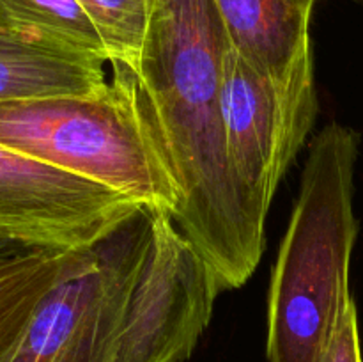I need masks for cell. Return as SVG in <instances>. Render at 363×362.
Returning <instances> with one entry per match:
<instances>
[{
    "instance_id": "3957f363",
    "label": "cell",
    "mask_w": 363,
    "mask_h": 362,
    "mask_svg": "<svg viewBox=\"0 0 363 362\" xmlns=\"http://www.w3.org/2000/svg\"><path fill=\"white\" fill-rule=\"evenodd\" d=\"M112 66L91 94L0 102V144L172 216L179 192L133 71Z\"/></svg>"
},
{
    "instance_id": "8992f818",
    "label": "cell",
    "mask_w": 363,
    "mask_h": 362,
    "mask_svg": "<svg viewBox=\"0 0 363 362\" xmlns=\"http://www.w3.org/2000/svg\"><path fill=\"white\" fill-rule=\"evenodd\" d=\"M151 212V240L124 307L116 362H186L223 291L170 213Z\"/></svg>"
},
{
    "instance_id": "ba28073f",
    "label": "cell",
    "mask_w": 363,
    "mask_h": 362,
    "mask_svg": "<svg viewBox=\"0 0 363 362\" xmlns=\"http://www.w3.org/2000/svg\"><path fill=\"white\" fill-rule=\"evenodd\" d=\"M230 45L255 70L284 77L312 53L315 0H215Z\"/></svg>"
},
{
    "instance_id": "6da1fadb",
    "label": "cell",
    "mask_w": 363,
    "mask_h": 362,
    "mask_svg": "<svg viewBox=\"0 0 363 362\" xmlns=\"http://www.w3.org/2000/svg\"><path fill=\"white\" fill-rule=\"evenodd\" d=\"M229 46L215 0H151L144 43L130 67L179 192L172 220L222 290L250 279L266 241V219L227 160L222 78Z\"/></svg>"
},
{
    "instance_id": "8fae6325",
    "label": "cell",
    "mask_w": 363,
    "mask_h": 362,
    "mask_svg": "<svg viewBox=\"0 0 363 362\" xmlns=\"http://www.w3.org/2000/svg\"><path fill=\"white\" fill-rule=\"evenodd\" d=\"M0 18L23 41L112 64V55L80 0H0Z\"/></svg>"
},
{
    "instance_id": "9c48e42d",
    "label": "cell",
    "mask_w": 363,
    "mask_h": 362,
    "mask_svg": "<svg viewBox=\"0 0 363 362\" xmlns=\"http://www.w3.org/2000/svg\"><path fill=\"white\" fill-rule=\"evenodd\" d=\"M103 64L23 41L0 18V102L91 94L108 84Z\"/></svg>"
},
{
    "instance_id": "5bb4252c",
    "label": "cell",
    "mask_w": 363,
    "mask_h": 362,
    "mask_svg": "<svg viewBox=\"0 0 363 362\" xmlns=\"http://www.w3.org/2000/svg\"><path fill=\"white\" fill-rule=\"evenodd\" d=\"M13 245H20V243H18V241H14V240H9V238H6L4 234H0V251L13 247ZM21 245H23V243H21Z\"/></svg>"
},
{
    "instance_id": "5b68a950",
    "label": "cell",
    "mask_w": 363,
    "mask_h": 362,
    "mask_svg": "<svg viewBox=\"0 0 363 362\" xmlns=\"http://www.w3.org/2000/svg\"><path fill=\"white\" fill-rule=\"evenodd\" d=\"M318 110L314 53L284 77H272L229 46L222 78L227 160L262 219H268L280 181L311 135Z\"/></svg>"
},
{
    "instance_id": "277c9868",
    "label": "cell",
    "mask_w": 363,
    "mask_h": 362,
    "mask_svg": "<svg viewBox=\"0 0 363 362\" xmlns=\"http://www.w3.org/2000/svg\"><path fill=\"white\" fill-rule=\"evenodd\" d=\"M145 206L71 252L6 362H116L124 307L151 240Z\"/></svg>"
},
{
    "instance_id": "52a82bcc",
    "label": "cell",
    "mask_w": 363,
    "mask_h": 362,
    "mask_svg": "<svg viewBox=\"0 0 363 362\" xmlns=\"http://www.w3.org/2000/svg\"><path fill=\"white\" fill-rule=\"evenodd\" d=\"M138 208L119 192L0 144V234L9 240L77 251Z\"/></svg>"
},
{
    "instance_id": "7a4b0ae2",
    "label": "cell",
    "mask_w": 363,
    "mask_h": 362,
    "mask_svg": "<svg viewBox=\"0 0 363 362\" xmlns=\"http://www.w3.org/2000/svg\"><path fill=\"white\" fill-rule=\"evenodd\" d=\"M360 138L330 123L311 142L268 293V362H323L354 300L350 268L357 243L354 167Z\"/></svg>"
},
{
    "instance_id": "4fadbf2b",
    "label": "cell",
    "mask_w": 363,
    "mask_h": 362,
    "mask_svg": "<svg viewBox=\"0 0 363 362\" xmlns=\"http://www.w3.org/2000/svg\"><path fill=\"white\" fill-rule=\"evenodd\" d=\"M323 362H363L360 330H358V311L354 300L340 319L333 339L326 350Z\"/></svg>"
},
{
    "instance_id": "30bf717a",
    "label": "cell",
    "mask_w": 363,
    "mask_h": 362,
    "mask_svg": "<svg viewBox=\"0 0 363 362\" xmlns=\"http://www.w3.org/2000/svg\"><path fill=\"white\" fill-rule=\"evenodd\" d=\"M71 252L21 243L0 251V362H6L20 343Z\"/></svg>"
},
{
    "instance_id": "7c38bea8",
    "label": "cell",
    "mask_w": 363,
    "mask_h": 362,
    "mask_svg": "<svg viewBox=\"0 0 363 362\" xmlns=\"http://www.w3.org/2000/svg\"><path fill=\"white\" fill-rule=\"evenodd\" d=\"M98 25L112 64L133 67L144 43L151 0H80Z\"/></svg>"
}]
</instances>
